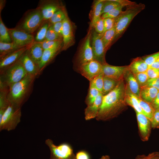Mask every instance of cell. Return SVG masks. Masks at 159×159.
<instances>
[{"instance_id": "1", "label": "cell", "mask_w": 159, "mask_h": 159, "mask_svg": "<svg viewBox=\"0 0 159 159\" xmlns=\"http://www.w3.org/2000/svg\"><path fill=\"white\" fill-rule=\"evenodd\" d=\"M126 84L124 79L120 80L115 87L103 95L98 115L97 120H105L115 116L126 105Z\"/></svg>"}, {"instance_id": "2", "label": "cell", "mask_w": 159, "mask_h": 159, "mask_svg": "<svg viewBox=\"0 0 159 159\" xmlns=\"http://www.w3.org/2000/svg\"><path fill=\"white\" fill-rule=\"evenodd\" d=\"M36 77L27 74L21 80L10 86L7 96L9 102L21 107L29 95Z\"/></svg>"}, {"instance_id": "3", "label": "cell", "mask_w": 159, "mask_h": 159, "mask_svg": "<svg viewBox=\"0 0 159 159\" xmlns=\"http://www.w3.org/2000/svg\"><path fill=\"white\" fill-rule=\"evenodd\" d=\"M145 8L141 3L127 7L126 10L115 18L114 28L116 31L115 40L122 35L134 17Z\"/></svg>"}, {"instance_id": "4", "label": "cell", "mask_w": 159, "mask_h": 159, "mask_svg": "<svg viewBox=\"0 0 159 159\" xmlns=\"http://www.w3.org/2000/svg\"><path fill=\"white\" fill-rule=\"evenodd\" d=\"M27 74L19 60L12 65L0 70V87H9L21 80Z\"/></svg>"}, {"instance_id": "5", "label": "cell", "mask_w": 159, "mask_h": 159, "mask_svg": "<svg viewBox=\"0 0 159 159\" xmlns=\"http://www.w3.org/2000/svg\"><path fill=\"white\" fill-rule=\"evenodd\" d=\"M21 107L9 103L0 120V131L14 130L21 121Z\"/></svg>"}, {"instance_id": "6", "label": "cell", "mask_w": 159, "mask_h": 159, "mask_svg": "<svg viewBox=\"0 0 159 159\" xmlns=\"http://www.w3.org/2000/svg\"><path fill=\"white\" fill-rule=\"evenodd\" d=\"M44 21L40 9L37 8L28 13L17 28L32 34L39 28Z\"/></svg>"}, {"instance_id": "7", "label": "cell", "mask_w": 159, "mask_h": 159, "mask_svg": "<svg viewBox=\"0 0 159 159\" xmlns=\"http://www.w3.org/2000/svg\"><path fill=\"white\" fill-rule=\"evenodd\" d=\"M45 143L50 151V159H76L72 149L68 144L63 143L56 145L49 139H47Z\"/></svg>"}, {"instance_id": "8", "label": "cell", "mask_w": 159, "mask_h": 159, "mask_svg": "<svg viewBox=\"0 0 159 159\" xmlns=\"http://www.w3.org/2000/svg\"><path fill=\"white\" fill-rule=\"evenodd\" d=\"M102 37V34H98L94 30L92 32L91 45L93 59L103 65L107 63L105 56L107 50L104 46Z\"/></svg>"}, {"instance_id": "9", "label": "cell", "mask_w": 159, "mask_h": 159, "mask_svg": "<svg viewBox=\"0 0 159 159\" xmlns=\"http://www.w3.org/2000/svg\"><path fill=\"white\" fill-rule=\"evenodd\" d=\"M8 29L12 42L21 47L28 46L35 41L33 34L22 29L17 27Z\"/></svg>"}, {"instance_id": "10", "label": "cell", "mask_w": 159, "mask_h": 159, "mask_svg": "<svg viewBox=\"0 0 159 159\" xmlns=\"http://www.w3.org/2000/svg\"><path fill=\"white\" fill-rule=\"evenodd\" d=\"M102 65L94 59L83 64L77 67L78 72L89 81L102 73Z\"/></svg>"}, {"instance_id": "11", "label": "cell", "mask_w": 159, "mask_h": 159, "mask_svg": "<svg viewBox=\"0 0 159 159\" xmlns=\"http://www.w3.org/2000/svg\"><path fill=\"white\" fill-rule=\"evenodd\" d=\"M92 32L91 30L88 32L78 53L76 60L78 67L83 64L94 59L91 45Z\"/></svg>"}, {"instance_id": "12", "label": "cell", "mask_w": 159, "mask_h": 159, "mask_svg": "<svg viewBox=\"0 0 159 159\" xmlns=\"http://www.w3.org/2000/svg\"><path fill=\"white\" fill-rule=\"evenodd\" d=\"M128 70V66H115L106 63L102 65V73L105 76L119 81L124 79Z\"/></svg>"}, {"instance_id": "13", "label": "cell", "mask_w": 159, "mask_h": 159, "mask_svg": "<svg viewBox=\"0 0 159 159\" xmlns=\"http://www.w3.org/2000/svg\"><path fill=\"white\" fill-rule=\"evenodd\" d=\"M62 22L63 44L61 50H65L73 44L74 36L72 25L67 14Z\"/></svg>"}, {"instance_id": "14", "label": "cell", "mask_w": 159, "mask_h": 159, "mask_svg": "<svg viewBox=\"0 0 159 159\" xmlns=\"http://www.w3.org/2000/svg\"><path fill=\"white\" fill-rule=\"evenodd\" d=\"M30 45L0 57V70L15 63L26 51Z\"/></svg>"}, {"instance_id": "15", "label": "cell", "mask_w": 159, "mask_h": 159, "mask_svg": "<svg viewBox=\"0 0 159 159\" xmlns=\"http://www.w3.org/2000/svg\"><path fill=\"white\" fill-rule=\"evenodd\" d=\"M37 8L40 9L44 21L49 20L56 11L61 9L57 3L47 0L42 1Z\"/></svg>"}, {"instance_id": "16", "label": "cell", "mask_w": 159, "mask_h": 159, "mask_svg": "<svg viewBox=\"0 0 159 159\" xmlns=\"http://www.w3.org/2000/svg\"><path fill=\"white\" fill-rule=\"evenodd\" d=\"M44 51L41 43L34 41L30 45L26 52L30 57L39 67Z\"/></svg>"}, {"instance_id": "17", "label": "cell", "mask_w": 159, "mask_h": 159, "mask_svg": "<svg viewBox=\"0 0 159 159\" xmlns=\"http://www.w3.org/2000/svg\"><path fill=\"white\" fill-rule=\"evenodd\" d=\"M103 97L102 94L100 93L93 103L87 106L84 111L86 120H90L96 117L102 104Z\"/></svg>"}, {"instance_id": "18", "label": "cell", "mask_w": 159, "mask_h": 159, "mask_svg": "<svg viewBox=\"0 0 159 159\" xmlns=\"http://www.w3.org/2000/svg\"><path fill=\"white\" fill-rule=\"evenodd\" d=\"M26 51L19 60L28 74L37 77L40 73L39 67L29 56Z\"/></svg>"}, {"instance_id": "19", "label": "cell", "mask_w": 159, "mask_h": 159, "mask_svg": "<svg viewBox=\"0 0 159 159\" xmlns=\"http://www.w3.org/2000/svg\"><path fill=\"white\" fill-rule=\"evenodd\" d=\"M126 86L130 91L138 97H140V87L134 75L128 70L124 76Z\"/></svg>"}, {"instance_id": "20", "label": "cell", "mask_w": 159, "mask_h": 159, "mask_svg": "<svg viewBox=\"0 0 159 159\" xmlns=\"http://www.w3.org/2000/svg\"><path fill=\"white\" fill-rule=\"evenodd\" d=\"M62 47L44 50L39 65L40 72L53 59L59 52L61 50Z\"/></svg>"}, {"instance_id": "21", "label": "cell", "mask_w": 159, "mask_h": 159, "mask_svg": "<svg viewBox=\"0 0 159 159\" xmlns=\"http://www.w3.org/2000/svg\"><path fill=\"white\" fill-rule=\"evenodd\" d=\"M128 69L134 74L146 72L149 66L142 57L134 59L128 65Z\"/></svg>"}, {"instance_id": "22", "label": "cell", "mask_w": 159, "mask_h": 159, "mask_svg": "<svg viewBox=\"0 0 159 159\" xmlns=\"http://www.w3.org/2000/svg\"><path fill=\"white\" fill-rule=\"evenodd\" d=\"M139 130L142 136L146 138L150 130V121L144 114L136 112Z\"/></svg>"}, {"instance_id": "23", "label": "cell", "mask_w": 159, "mask_h": 159, "mask_svg": "<svg viewBox=\"0 0 159 159\" xmlns=\"http://www.w3.org/2000/svg\"><path fill=\"white\" fill-rule=\"evenodd\" d=\"M159 91V90L155 88L145 85L140 87L139 97L147 102L151 103Z\"/></svg>"}, {"instance_id": "24", "label": "cell", "mask_w": 159, "mask_h": 159, "mask_svg": "<svg viewBox=\"0 0 159 159\" xmlns=\"http://www.w3.org/2000/svg\"><path fill=\"white\" fill-rule=\"evenodd\" d=\"M125 101L126 104L132 107L136 112L142 113L144 115V113L140 106L138 97L130 91L126 85Z\"/></svg>"}, {"instance_id": "25", "label": "cell", "mask_w": 159, "mask_h": 159, "mask_svg": "<svg viewBox=\"0 0 159 159\" xmlns=\"http://www.w3.org/2000/svg\"><path fill=\"white\" fill-rule=\"evenodd\" d=\"M9 87H0V119H1L3 115L9 104L7 96Z\"/></svg>"}, {"instance_id": "26", "label": "cell", "mask_w": 159, "mask_h": 159, "mask_svg": "<svg viewBox=\"0 0 159 159\" xmlns=\"http://www.w3.org/2000/svg\"><path fill=\"white\" fill-rule=\"evenodd\" d=\"M104 1L98 0L94 3L90 25L91 29L93 27L95 23L101 17L102 10Z\"/></svg>"}, {"instance_id": "27", "label": "cell", "mask_w": 159, "mask_h": 159, "mask_svg": "<svg viewBox=\"0 0 159 159\" xmlns=\"http://www.w3.org/2000/svg\"><path fill=\"white\" fill-rule=\"evenodd\" d=\"M140 106L144 113V115L151 121L155 110L151 103L147 102L138 97Z\"/></svg>"}, {"instance_id": "28", "label": "cell", "mask_w": 159, "mask_h": 159, "mask_svg": "<svg viewBox=\"0 0 159 159\" xmlns=\"http://www.w3.org/2000/svg\"><path fill=\"white\" fill-rule=\"evenodd\" d=\"M51 24L49 20L44 21L34 37L35 41L41 43L45 41L47 32Z\"/></svg>"}, {"instance_id": "29", "label": "cell", "mask_w": 159, "mask_h": 159, "mask_svg": "<svg viewBox=\"0 0 159 159\" xmlns=\"http://www.w3.org/2000/svg\"><path fill=\"white\" fill-rule=\"evenodd\" d=\"M119 81L104 76L102 93L103 95H105L112 91L115 87Z\"/></svg>"}, {"instance_id": "30", "label": "cell", "mask_w": 159, "mask_h": 159, "mask_svg": "<svg viewBox=\"0 0 159 159\" xmlns=\"http://www.w3.org/2000/svg\"><path fill=\"white\" fill-rule=\"evenodd\" d=\"M115 36L116 31L114 27L102 34V40L107 50L112 42L115 40Z\"/></svg>"}, {"instance_id": "31", "label": "cell", "mask_w": 159, "mask_h": 159, "mask_svg": "<svg viewBox=\"0 0 159 159\" xmlns=\"http://www.w3.org/2000/svg\"><path fill=\"white\" fill-rule=\"evenodd\" d=\"M21 48L13 42L4 43L0 42V57Z\"/></svg>"}, {"instance_id": "32", "label": "cell", "mask_w": 159, "mask_h": 159, "mask_svg": "<svg viewBox=\"0 0 159 159\" xmlns=\"http://www.w3.org/2000/svg\"><path fill=\"white\" fill-rule=\"evenodd\" d=\"M100 93L91 82L90 85L88 94L85 99V102L87 105L93 103Z\"/></svg>"}, {"instance_id": "33", "label": "cell", "mask_w": 159, "mask_h": 159, "mask_svg": "<svg viewBox=\"0 0 159 159\" xmlns=\"http://www.w3.org/2000/svg\"><path fill=\"white\" fill-rule=\"evenodd\" d=\"M0 42L4 43L12 42L8 29L5 26L0 14Z\"/></svg>"}, {"instance_id": "34", "label": "cell", "mask_w": 159, "mask_h": 159, "mask_svg": "<svg viewBox=\"0 0 159 159\" xmlns=\"http://www.w3.org/2000/svg\"><path fill=\"white\" fill-rule=\"evenodd\" d=\"M120 5L117 0H105L102 7L101 15L109 12Z\"/></svg>"}, {"instance_id": "35", "label": "cell", "mask_w": 159, "mask_h": 159, "mask_svg": "<svg viewBox=\"0 0 159 159\" xmlns=\"http://www.w3.org/2000/svg\"><path fill=\"white\" fill-rule=\"evenodd\" d=\"M66 14L65 11L61 8L54 13L49 21L51 24L63 21Z\"/></svg>"}, {"instance_id": "36", "label": "cell", "mask_w": 159, "mask_h": 159, "mask_svg": "<svg viewBox=\"0 0 159 159\" xmlns=\"http://www.w3.org/2000/svg\"><path fill=\"white\" fill-rule=\"evenodd\" d=\"M44 50L52 49L59 47H62L63 44L62 40L47 41L45 40L41 43Z\"/></svg>"}, {"instance_id": "37", "label": "cell", "mask_w": 159, "mask_h": 159, "mask_svg": "<svg viewBox=\"0 0 159 159\" xmlns=\"http://www.w3.org/2000/svg\"><path fill=\"white\" fill-rule=\"evenodd\" d=\"M124 6L120 4L109 12L102 14L101 17L103 19L110 18L115 19L122 12Z\"/></svg>"}, {"instance_id": "38", "label": "cell", "mask_w": 159, "mask_h": 159, "mask_svg": "<svg viewBox=\"0 0 159 159\" xmlns=\"http://www.w3.org/2000/svg\"><path fill=\"white\" fill-rule=\"evenodd\" d=\"M62 40V37L57 34L54 30L52 24L49 26L46 35L45 40L47 41Z\"/></svg>"}, {"instance_id": "39", "label": "cell", "mask_w": 159, "mask_h": 159, "mask_svg": "<svg viewBox=\"0 0 159 159\" xmlns=\"http://www.w3.org/2000/svg\"><path fill=\"white\" fill-rule=\"evenodd\" d=\"M104 76L103 74L101 73L90 81V82L94 86L102 93L103 89Z\"/></svg>"}, {"instance_id": "40", "label": "cell", "mask_w": 159, "mask_h": 159, "mask_svg": "<svg viewBox=\"0 0 159 159\" xmlns=\"http://www.w3.org/2000/svg\"><path fill=\"white\" fill-rule=\"evenodd\" d=\"M140 87L145 85L149 79L146 72L134 74Z\"/></svg>"}, {"instance_id": "41", "label": "cell", "mask_w": 159, "mask_h": 159, "mask_svg": "<svg viewBox=\"0 0 159 159\" xmlns=\"http://www.w3.org/2000/svg\"><path fill=\"white\" fill-rule=\"evenodd\" d=\"M146 63L150 67L159 58V51L142 57Z\"/></svg>"}, {"instance_id": "42", "label": "cell", "mask_w": 159, "mask_h": 159, "mask_svg": "<svg viewBox=\"0 0 159 159\" xmlns=\"http://www.w3.org/2000/svg\"><path fill=\"white\" fill-rule=\"evenodd\" d=\"M94 30L98 34H102L104 31L103 19L101 17L94 24Z\"/></svg>"}, {"instance_id": "43", "label": "cell", "mask_w": 159, "mask_h": 159, "mask_svg": "<svg viewBox=\"0 0 159 159\" xmlns=\"http://www.w3.org/2000/svg\"><path fill=\"white\" fill-rule=\"evenodd\" d=\"M103 21L104 31L103 34L106 31L109 30L114 27L115 18H106L103 19Z\"/></svg>"}, {"instance_id": "44", "label": "cell", "mask_w": 159, "mask_h": 159, "mask_svg": "<svg viewBox=\"0 0 159 159\" xmlns=\"http://www.w3.org/2000/svg\"><path fill=\"white\" fill-rule=\"evenodd\" d=\"M149 79L159 77V69L149 67L146 71Z\"/></svg>"}, {"instance_id": "45", "label": "cell", "mask_w": 159, "mask_h": 159, "mask_svg": "<svg viewBox=\"0 0 159 159\" xmlns=\"http://www.w3.org/2000/svg\"><path fill=\"white\" fill-rule=\"evenodd\" d=\"M151 126L153 128H158L159 126V110L155 111L151 121Z\"/></svg>"}, {"instance_id": "46", "label": "cell", "mask_w": 159, "mask_h": 159, "mask_svg": "<svg viewBox=\"0 0 159 159\" xmlns=\"http://www.w3.org/2000/svg\"><path fill=\"white\" fill-rule=\"evenodd\" d=\"M145 85L155 88L159 90V77L149 79Z\"/></svg>"}, {"instance_id": "47", "label": "cell", "mask_w": 159, "mask_h": 159, "mask_svg": "<svg viewBox=\"0 0 159 159\" xmlns=\"http://www.w3.org/2000/svg\"><path fill=\"white\" fill-rule=\"evenodd\" d=\"M54 31L59 35L62 37L63 22H57L52 24Z\"/></svg>"}, {"instance_id": "48", "label": "cell", "mask_w": 159, "mask_h": 159, "mask_svg": "<svg viewBox=\"0 0 159 159\" xmlns=\"http://www.w3.org/2000/svg\"><path fill=\"white\" fill-rule=\"evenodd\" d=\"M76 159H90L88 154L85 151H81L76 154Z\"/></svg>"}, {"instance_id": "49", "label": "cell", "mask_w": 159, "mask_h": 159, "mask_svg": "<svg viewBox=\"0 0 159 159\" xmlns=\"http://www.w3.org/2000/svg\"><path fill=\"white\" fill-rule=\"evenodd\" d=\"M151 104L155 110H159V91L155 98Z\"/></svg>"}, {"instance_id": "50", "label": "cell", "mask_w": 159, "mask_h": 159, "mask_svg": "<svg viewBox=\"0 0 159 159\" xmlns=\"http://www.w3.org/2000/svg\"><path fill=\"white\" fill-rule=\"evenodd\" d=\"M147 159H159V153H154L149 155L147 157Z\"/></svg>"}, {"instance_id": "51", "label": "cell", "mask_w": 159, "mask_h": 159, "mask_svg": "<svg viewBox=\"0 0 159 159\" xmlns=\"http://www.w3.org/2000/svg\"><path fill=\"white\" fill-rule=\"evenodd\" d=\"M150 67L159 69V58L156 60Z\"/></svg>"}, {"instance_id": "52", "label": "cell", "mask_w": 159, "mask_h": 159, "mask_svg": "<svg viewBox=\"0 0 159 159\" xmlns=\"http://www.w3.org/2000/svg\"><path fill=\"white\" fill-rule=\"evenodd\" d=\"M0 13H1V12L2 9L4 7V4H5V3H4V2L5 1H4V0H0Z\"/></svg>"}, {"instance_id": "53", "label": "cell", "mask_w": 159, "mask_h": 159, "mask_svg": "<svg viewBox=\"0 0 159 159\" xmlns=\"http://www.w3.org/2000/svg\"><path fill=\"white\" fill-rule=\"evenodd\" d=\"M100 159H110L108 155L103 156Z\"/></svg>"}, {"instance_id": "54", "label": "cell", "mask_w": 159, "mask_h": 159, "mask_svg": "<svg viewBox=\"0 0 159 159\" xmlns=\"http://www.w3.org/2000/svg\"><path fill=\"white\" fill-rule=\"evenodd\" d=\"M136 159H147V157L143 156H140L137 158Z\"/></svg>"}, {"instance_id": "55", "label": "cell", "mask_w": 159, "mask_h": 159, "mask_svg": "<svg viewBox=\"0 0 159 159\" xmlns=\"http://www.w3.org/2000/svg\"><path fill=\"white\" fill-rule=\"evenodd\" d=\"M158 128H159V127H158Z\"/></svg>"}]
</instances>
